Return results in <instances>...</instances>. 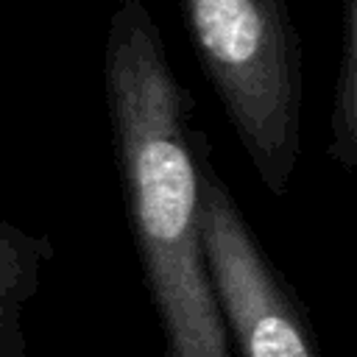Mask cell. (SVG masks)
I'll return each instance as SVG.
<instances>
[{"label":"cell","mask_w":357,"mask_h":357,"mask_svg":"<svg viewBox=\"0 0 357 357\" xmlns=\"http://www.w3.org/2000/svg\"><path fill=\"white\" fill-rule=\"evenodd\" d=\"M103 92L123 206L167 357H234L201 240L195 98L142 0H120L109 17Z\"/></svg>","instance_id":"1"},{"label":"cell","mask_w":357,"mask_h":357,"mask_svg":"<svg viewBox=\"0 0 357 357\" xmlns=\"http://www.w3.org/2000/svg\"><path fill=\"white\" fill-rule=\"evenodd\" d=\"M190 47L257 178L290 192L301 153L304 64L290 0H178Z\"/></svg>","instance_id":"2"},{"label":"cell","mask_w":357,"mask_h":357,"mask_svg":"<svg viewBox=\"0 0 357 357\" xmlns=\"http://www.w3.org/2000/svg\"><path fill=\"white\" fill-rule=\"evenodd\" d=\"M190 139L198 165L201 240L231 354L318 357L290 284L259 245L231 187L215 167L206 131L192 128Z\"/></svg>","instance_id":"3"},{"label":"cell","mask_w":357,"mask_h":357,"mask_svg":"<svg viewBox=\"0 0 357 357\" xmlns=\"http://www.w3.org/2000/svg\"><path fill=\"white\" fill-rule=\"evenodd\" d=\"M53 240L0 218V357H28L25 310L42 287Z\"/></svg>","instance_id":"4"},{"label":"cell","mask_w":357,"mask_h":357,"mask_svg":"<svg viewBox=\"0 0 357 357\" xmlns=\"http://www.w3.org/2000/svg\"><path fill=\"white\" fill-rule=\"evenodd\" d=\"M337 42L329 159L351 173L357 165V0H340Z\"/></svg>","instance_id":"5"}]
</instances>
